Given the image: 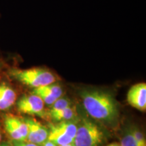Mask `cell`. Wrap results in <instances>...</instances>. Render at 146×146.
<instances>
[{"instance_id": "obj_14", "label": "cell", "mask_w": 146, "mask_h": 146, "mask_svg": "<svg viewBox=\"0 0 146 146\" xmlns=\"http://www.w3.org/2000/svg\"><path fill=\"white\" fill-rule=\"evenodd\" d=\"M130 131L139 146H146L145 136L139 129H138L137 128H132Z\"/></svg>"}, {"instance_id": "obj_10", "label": "cell", "mask_w": 146, "mask_h": 146, "mask_svg": "<svg viewBox=\"0 0 146 146\" xmlns=\"http://www.w3.org/2000/svg\"><path fill=\"white\" fill-rule=\"evenodd\" d=\"M50 116L56 122L66 121V120H71L74 118L76 116V112L75 110L72 107L69 106L57 112L50 114Z\"/></svg>"}, {"instance_id": "obj_19", "label": "cell", "mask_w": 146, "mask_h": 146, "mask_svg": "<svg viewBox=\"0 0 146 146\" xmlns=\"http://www.w3.org/2000/svg\"><path fill=\"white\" fill-rule=\"evenodd\" d=\"M0 146H12L11 145H10L9 143H2L0 145Z\"/></svg>"}, {"instance_id": "obj_5", "label": "cell", "mask_w": 146, "mask_h": 146, "mask_svg": "<svg viewBox=\"0 0 146 146\" xmlns=\"http://www.w3.org/2000/svg\"><path fill=\"white\" fill-rule=\"evenodd\" d=\"M44 104L39 96L32 94L22 97L17 102V108L24 114L43 117L45 116Z\"/></svg>"}, {"instance_id": "obj_20", "label": "cell", "mask_w": 146, "mask_h": 146, "mask_svg": "<svg viewBox=\"0 0 146 146\" xmlns=\"http://www.w3.org/2000/svg\"><path fill=\"white\" fill-rule=\"evenodd\" d=\"M1 132H0V141H1Z\"/></svg>"}, {"instance_id": "obj_8", "label": "cell", "mask_w": 146, "mask_h": 146, "mask_svg": "<svg viewBox=\"0 0 146 146\" xmlns=\"http://www.w3.org/2000/svg\"><path fill=\"white\" fill-rule=\"evenodd\" d=\"M127 102L135 108L145 111L146 109V84L141 83L131 87L128 91Z\"/></svg>"}, {"instance_id": "obj_2", "label": "cell", "mask_w": 146, "mask_h": 146, "mask_svg": "<svg viewBox=\"0 0 146 146\" xmlns=\"http://www.w3.org/2000/svg\"><path fill=\"white\" fill-rule=\"evenodd\" d=\"M105 139L104 131L98 124L88 118H82L77 126L74 144L75 146H100Z\"/></svg>"}, {"instance_id": "obj_16", "label": "cell", "mask_w": 146, "mask_h": 146, "mask_svg": "<svg viewBox=\"0 0 146 146\" xmlns=\"http://www.w3.org/2000/svg\"><path fill=\"white\" fill-rule=\"evenodd\" d=\"M42 146H57L54 143H53L52 141H50V140H46L44 143L42 144Z\"/></svg>"}, {"instance_id": "obj_4", "label": "cell", "mask_w": 146, "mask_h": 146, "mask_svg": "<svg viewBox=\"0 0 146 146\" xmlns=\"http://www.w3.org/2000/svg\"><path fill=\"white\" fill-rule=\"evenodd\" d=\"M77 125L71 120L50 124L47 139L57 145H63L74 143Z\"/></svg>"}, {"instance_id": "obj_9", "label": "cell", "mask_w": 146, "mask_h": 146, "mask_svg": "<svg viewBox=\"0 0 146 146\" xmlns=\"http://www.w3.org/2000/svg\"><path fill=\"white\" fill-rule=\"evenodd\" d=\"M16 100V92L6 84L0 85V110H8L14 105Z\"/></svg>"}, {"instance_id": "obj_11", "label": "cell", "mask_w": 146, "mask_h": 146, "mask_svg": "<svg viewBox=\"0 0 146 146\" xmlns=\"http://www.w3.org/2000/svg\"><path fill=\"white\" fill-rule=\"evenodd\" d=\"M71 104L70 100L67 98H60L56 101L54 102L52 105V108L49 110V115L54 114L58 112V111L64 109L70 106Z\"/></svg>"}, {"instance_id": "obj_3", "label": "cell", "mask_w": 146, "mask_h": 146, "mask_svg": "<svg viewBox=\"0 0 146 146\" xmlns=\"http://www.w3.org/2000/svg\"><path fill=\"white\" fill-rule=\"evenodd\" d=\"M13 78L27 86L37 88L54 83L56 77L52 72L44 68L14 69L11 71Z\"/></svg>"}, {"instance_id": "obj_18", "label": "cell", "mask_w": 146, "mask_h": 146, "mask_svg": "<svg viewBox=\"0 0 146 146\" xmlns=\"http://www.w3.org/2000/svg\"><path fill=\"white\" fill-rule=\"evenodd\" d=\"M59 146H75L74 145V143H69V144H66V145H59Z\"/></svg>"}, {"instance_id": "obj_7", "label": "cell", "mask_w": 146, "mask_h": 146, "mask_svg": "<svg viewBox=\"0 0 146 146\" xmlns=\"http://www.w3.org/2000/svg\"><path fill=\"white\" fill-rule=\"evenodd\" d=\"M28 127V134L27 140L36 145H42L47 140L49 130L39 121L31 118L24 119Z\"/></svg>"}, {"instance_id": "obj_15", "label": "cell", "mask_w": 146, "mask_h": 146, "mask_svg": "<svg viewBox=\"0 0 146 146\" xmlns=\"http://www.w3.org/2000/svg\"><path fill=\"white\" fill-rule=\"evenodd\" d=\"M14 146H38L35 143L25 141H14Z\"/></svg>"}, {"instance_id": "obj_12", "label": "cell", "mask_w": 146, "mask_h": 146, "mask_svg": "<svg viewBox=\"0 0 146 146\" xmlns=\"http://www.w3.org/2000/svg\"><path fill=\"white\" fill-rule=\"evenodd\" d=\"M40 88L43 89V91H46L47 93H48L49 94L53 97H54L56 99L61 98L63 94V91L62 87L59 85H57V84H50V85H45V86L41 87Z\"/></svg>"}, {"instance_id": "obj_1", "label": "cell", "mask_w": 146, "mask_h": 146, "mask_svg": "<svg viewBox=\"0 0 146 146\" xmlns=\"http://www.w3.org/2000/svg\"><path fill=\"white\" fill-rule=\"evenodd\" d=\"M80 96L91 118L106 125H112L117 122L119 111L112 95L98 89H85L80 93Z\"/></svg>"}, {"instance_id": "obj_13", "label": "cell", "mask_w": 146, "mask_h": 146, "mask_svg": "<svg viewBox=\"0 0 146 146\" xmlns=\"http://www.w3.org/2000/svg\"><path fill=\"white\" fill-rule=\"evenodd\" d=\"M120 144L121 146H139L130 130L126 131Z\"/></svg>"}, {"instance_id": "obj_6", "label": "cell", "mask_w": 146, "mask_h": 146, "mask_svg": "<svg viewBox=\"0 0 146 146\" xmlns=\"http://www.w3.org/2000/svg\"><path fill=\"white\" fill-rule=\"evenodd\" d=\"M5 131L14 141H26L28 127L25 120L16 116H6L4 120Z\"/></svg>"}, {"instance_id": "obj_17", "label": "cell", "mask_w": 146, "mask_h": 146, "mask_svg": "<svg viewBox=\"0 0 146 146\" xmlns=\"http://www.w3.org/2000/svg\"><path fill=\"white\" fill-rule=\"evenodd\" d=\"M107 146H121V145H120V144H119V143H113L110 144V145H107Z\"/></svg>"}]
</instances>
